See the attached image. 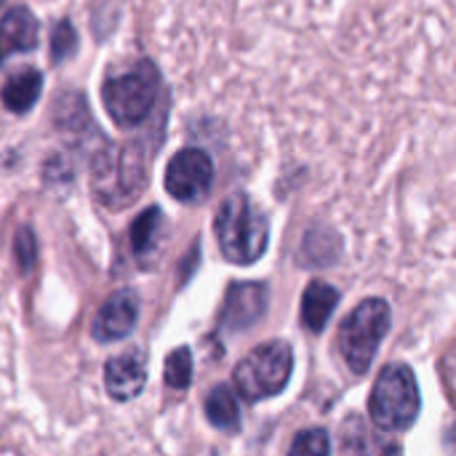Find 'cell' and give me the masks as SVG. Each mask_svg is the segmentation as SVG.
<instances>
[{"instance_id": "obj_1", "label": "cell", "mask_w": 456, "mask_h": 456, "mask_svg": "<svg viewBox=\"0 0 456 456\" xmlns=\"http://www.w3.org/2000/svg\"><path fill=\"white\" fill-rule=\"evenodd\" d=\"M214 232H216L222 256L227 262L243 265V267L262 259V254L267 251V240H270L267 216L243 192L230 195L219 206Z\"/></svg>"}, {"instance_id": "obj_2", "label": "cell", "mask_w": 456, "mask_h": 456, "mask_svg": "<svg viewBox=\"0 0 456 456\" xmlns=\"http://www.w3.org/2000/svg\"><path fill=\"white\" fill-rule=\"evenodd\" d=\"M419 409L422 398L414 371L403 363L387 366L377 377V385L369 398L371 422L385 433H403L417 422Z\"/></svg>"}, {"instance_id": "obj_3", "label": "cell", "mask_w": 456, "mask_h": 456, "mask_svg": "<svg viewBox=\"0 0 456 456\" xmlns=\"http://www.w3.org/2000/svg\"><path fill=\"white\" fill-rule=\"evenodd\" d=\"M160 77L152 61H136L128 72L115 75L104 83L102 99L110 112V118L120 128L142 126L144 118L152 112L158 99Z\"/></svg>"}, {"instance_id": "obj_4", "label": "cell", "mask_w": 456, "mask_h": 456, "mask_svg": "<svg viewBox=\"0 0 456 456\" xmlns=\"http://www.w3.org/2000/svg\"><path fill=\"white\" fill-rule=\"evenodd\" d=\"M294 371V353L286 342H267L254 347L232 374L238 395L256 403L265 398H275L286 390Z\"/></svg>"}, {"instance_id": "obj_5", "label": "cell", "mask_w": 456, "mask_h": 456, "mask_svg": "<svg viewBox=\"0 0 456 456\" xmlns=\"http://www.w3.org/2000/svg\"><path fill=\"white\" fill-rule=\"evenodd\" d=\"M387 331H390V307L385 299H366L342 321L339 353L353 374L369 371Z\"/></svg>"}, {"instance_id": "obj_6", "label": "cell", "mask_w": 456, "mask_h": 456, "mask_svg": "<svg viewBox=\"0 0 456 456\" xmlns=\"http://www.w3.org/2000/svg\"><path fill=\"white\" fill-rule=\"evenodd\" d=\"M214 184V163L203 150L187 147L176 152L166 168V190L182 203H195L208 195Z\"/></svg>"}, {"instance_id": "obj_7", "label": "cell", "mask_w": 456, "mask_h": 456, "mask_svg": "<svg viewBox=\"0 0 456 456\" xmlns=\"http://www.w3.org/2000/svg\"><path fill=\"white\" fill-rule=\"evenodd\" d=\"M139 321V294L131 289H120L112 297H107V302L99 307L94 323H91V334L96 342H118L126 339L134 326Z\"/></svg>"}, {"instance_id": "obj_8", "label": "cell", "mask_w": 456, "mask_h": 456, "mask_svg": "<svg viewBox=\"0 0 456 456\" xmlns=\"http://www.w3.org/2000/svg\"><path fill=\"white\" fill-rule=\"evenodd\" d=\"M267 307V286L265 283H232L227 289L219 326L224 331H243L254 326Z\"/></svg>"}, {"instance_id": "obj_9", "label": "cell", "mask_w": 456, "mask_h": 456, "mask_svg": "<svg viewBox=\"0 0 456 456\" xmlns=\"http://www.w3.org/2000/svg\"><path fill=\"white\" fill-rule=\"evenodd\" d=\"M147 385V355L142 350H128L115 355L104 366V387L107 395L118 403L134 401Z\"/></svg>"}, {"instance_id": "obj_10", "label": "cell", "mask_w": 456, "mask_h": 456, "mask_svg": "<svg viewBox=\"0 0 456 456\" xmlns=\"http://www.w3.org/2000/svg\"><path fill=\"white\" fill-rule=\"evenodd\" d=\"M147 163H150V147L144 142H128L120 155L112 160V198H120L118 203H128V198L139 195L147 182Z\"/></svg>"}, {"instance_id": "obj_11", "label": "cell", "mask_w": 456, "mask_h": 456, "mask_svg": "<svg viewBox=\"0 0 456 456\" xmlns=\"http://www.w3.org/2000/svg\"><path fill=\"white\" fill-rule=\"evenodd\" d=\"M37 19L24 8L16 5L0 19V64L11 59L13 53L32 51L37 45Z\"/></svg>"}, {"instance_id": "obj_12", "label": "cell", "mask_w": 456, "mask_h": 456, "mask_svg": "<svg viewBox=\"0 0 456 456\" xmlns=\"http://www.w3.org/2000/svg\"><path fill=\"white\" fill-rule=\"evenodd\" d=\"M337 305H339V291L331 283H323V281L310 283L302 294V310H299L302 326L313 334H321L329 318L334 315Z\"/></svg>"}, {"instance_id": "obj_13", "label": "cell", "mask_w": 456, "mask_h": 456, "mask_svg": "<svg viewBox=\"0 0 456 456\" xmlns=\"http://www.w3.org/2000/svg\"><path fill=\"white\" fill-rule=\"evenodd\" d=\"M40 91H43V75L37 69H21L5 80L0 99H3L5 110L21 115V112L32 110V104L40 99Z\"/></svg>"}, {"instance_id": "obj_14", "label": "cell", "mask_w": 456, "mask_h": 456, "mask_svg": "<svg viewBox=\"0 0 456 456\" xmlns=\"http://www.w3.org/2000/svg\"><path fill=\"white\" fill-rule=\"evenodd\" d=\"M206 419L222 430V433H238L240 430V406L235 393L227 385H216L208 395H206Z\"/></svg>"}, {"instance_id": "obj_15", "label": "cell", "mask_w": 456, "mask_h": 456, "mask_svg": "<svg viewBox=\"0 0 456 456\" xmlns=\"http://www.w3.org/2000/svg\"><path fill=\"white\" fill-rule=\"evenodd\" d=\"M158 230H160V208L150 206L131 224V248H134V254H139V256L150 254L155 248V243H158Z\"/></svg>"}, {"instance_id": "obj_16", "label": "cell", "mask_w": 456, "mask_h": 456, "mask_svg": "<svg viewBox=\"0 0 456 456\" xmlns=\"http://www.w3.org/2000/svg\"><path fill=\"white\" fill-rule=\"evenodd\" d=\"M163 379L171 390H187L192 382V353L190 347H176L163 366Z\"/></svg>"}, {"instance_id": "obj_17", "label": "cell", "mask_w": 456, "mask_h": 456, "mask_svg": "<svg viewBox=\"0 0 456 456\" xmlns=\"http://www.w3.org/2000/svg\"><path fill=\"white\" fill-rule=\"evenodd\" d=\"M289 456H331V441H329V433H326V430H321V428L302 430V433L294 438Z\"/></svg>"}, {"instance_id": "obj_18", "label": "cell", "mask_w": 456, "mask_h": 456, "mask_svg": "<svg viewBox=\"0 0 456 456\" xmlns=\"http://www.w3.org/2000/svg\"><path fill=\"white\" fill-rule=\"evenodd\" d=\"M75 48H77L75 27H72L69 19H61V21L56 24L53 35H51V56H53L56 61H61V59H67Z\"/></svg>"}, {"instance_id": "obj_19", "label": "cell", "mask_w": 456, "mask_h": 456, "mask_svg": "<svg viewBox=\"0 0 456 456\" xmlns=\"http://www.w3.org/2000/svg\"><path fill=\"white\" fill-rule=\"evenodd\" d=\"M16 256H19L21 270H29L32 262H35V238H32V232L27 227H21L19 235H16Z\"/></svg>"}, {"instance_id": "obj_20", "label": "cell", "mask_w": 456, "mask_h": 456, "mask_svg": "<svg viewBox=\"0 0 456 456\" xmlns=\"http://www.w3.org/2000/svg\"><path fill=\"white\" fill-rule=\"evenodd\" d=\"M382 456H403V449H401L398 444H393V446H387V449H385V454Z\"/></svg>"}, {"instance_id": "obj_21", "label": "cell", "mask_w": 456, "mask_h": 456, "mask_svg": "<svg viewBox=\"0 0 456 456\" xmlns=\"http://www.w3.org/2000/svg\"><path fill=\"white\" fill-rule=\"evenodd\" d=\"M0 5H3V0H0Z\"/></svg>"}]
</instances>
